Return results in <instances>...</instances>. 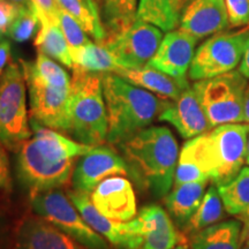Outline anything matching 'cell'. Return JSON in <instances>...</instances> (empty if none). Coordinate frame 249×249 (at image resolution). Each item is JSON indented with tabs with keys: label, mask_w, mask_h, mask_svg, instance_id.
Returning a JSON list of instances; mask_svg holds the SVG:
<instances>
[{
	"label": "cell",
	"mask_w": 249,
	"mask_h": 249,
	"mask_svg": "<svg viewBox=\"0 0 249 249\" xmlns=\"http://www.w3.org/2000/svg\"><path fill=\"white\" fill-rule=\"evenodd\" d=\"M33 136L17 151L18 179L34 196L67 185L75 160L93 145L77 143L54 129L30 119Z\"/></svg>",
	"instance_id": "obj_1"
},
{
	"label": "cell",
	"mask_w": 249,
	"mask_h": 249,
	"mask_svg": "<svg viewBox=\"0 0 249 249\" xmlns=\"http://www.w3.org/2000/svg\"><path fill=\"white\" fill-rule=\"evenodd\" d=\"M118 145L128 176L140 189L156 197L169 194L179 160V148L167 127H147Z\"/></svg>",
	"instance_id": "obj_2"
},
{
	"label": "cell",
	"mask_w": 249,
	"mask_h": 249,
	"mask_svg": "<svg viewBox=\"0 0 249 249\" xmlns=\"http://www.w3.org/2000/svg\"><path fill=\"white\" fill-rule=\"evenodd\" d=\"M249 124H225L189 139L179 154L180 161L195 164L214 186L223 185L246 164Z\"/></svg>",
	"instance_id": "obj_3"
},
{
	"label": "cell",
	"mask_w": 249,
	"mask_h": 249,
	"mask_svg": "<svg viewBox=\"0 0 249 249\" xmlns=\"http://www.w3.org/2000/svg\"><path fill=\"white\" fill-rule=\"evenodd\" d=\"M102 85L108 123L107 141L111 144H120L147 128L170 103L111 71L102 73Z\"/></svg>",
	"instance_id": "obj_4"
},
{
	"label": "cell",
	"mask_w": 249,
	"mask_h": 249,
	"mask_svg": "<svg viewBox=\"0 0 249 249\" xmlns=\"http://www.w3.org/2000/svg\"><path fill=\"white\" fill-rule=\"evenodd\" d=\"M68 97V133L75 141L99 145L107 141L108 123L102 73L71 68Z\"/></svg>",
	"instance_id": "obj_5"
},
{
	"label": "cell",
	"mask_w": 249,
	"mask_h": 249,
	"mask_svg": "<svg viewBox=\"0 0 249 249\" xmlns=\"http://www.w3.org/2000/svg\"><path fill=\"white\" fill-rule=\"evenodd\" d=\"M248 79L240 71H232L211 79L195 81L197 95L211 127L245 123V98Z\"/></svg>",
	"instance_id": "obj_6"
},
{
	"label": "cell",
	"mask_w": 249,
	"mask_h": 249,
	"mask_svg": "<svg viewBox=\"0 0 249 249\" xmlns=\"http://www.w3.org/2000/svg\"><path fill=\"white\" fill-rule=\"evenodd\" d=\"M22 67L11 59L0 75V141L17 152L31 138Z\"/></svg>",
	"instance_id": "obj_7"
},
{
	"label": "cell",
	"mask_w": 249,
	"mask_h": 249,
	"mask_svg": "<svg viewBox=\"0 0 249 249\" xmlns=\"http://www.w3.org/2000/svg\"><path fill=\"white\" fill-rule=\"evenodd\" d=\"M248 39L249 26L214 34L195 51L188 77L192 81H200L234 71L240 66Z\"/></svg>",
	"instance_id": "obj_8"
},
{
	"label": "cell",
	"mask_w": 249,
	"mask_h": 249,
	"mask_svg": "<svg viewBox=\"0 0 249 249\" xmlns=\"http://www.w3.org/2000/svg\"><path fill=\"white\" fill-rule=\"evenodd\" d=\"M34 210L87 249H110L107 241L77 213L64 193L51 189L31 196Z\"/></svg>",
	"instance_id": "obj_9"
},
{
	"label": "cell",
	"mask_w": 249,
	"mask_h": 249,
	"mask_svg": "<svg viewBox=\"0 0 249 249\" xmlns=\"http://www.w3.org/2000/svg\"><path fill=\"white\" fill-rule=\"evenodd\" d=\"M29 91L30 119L43 126L68 133V97L70 90L58 88L37 73L34 62L20 60Z\"/></svg>",
	"instance_id": "obj_10"
},
{
	"label": "cell",
	"mask_w": 249,
	"mask_h": 249,
	"mask_svg": "<svg viewBox=\"0 0 249 249\" xmlns=\"http://www.w3.org/2000/svg\"><path fill=\"white\" fill-rule=\"evenodd\" d=\"M163 40L160 28L136 18L134 23L104 44L119 67H143L154 57Z\"/></svg>",
	"instance_id": "obj_11"
},
{
	"label": "cell",
	"mask_w": 249,
	"mask_h": 249,
	"mask_svg": "<svg viewBox=\"0 0 249 249\" xmlns=\"http://www.w3.org/2000/svg\"><path fill=\"white\" fill-rule=\"evenodd\" d=\"M128 229L135 238L138 249H172L187 244L169 213L160 205L142 208L138 216L128 222Z\"/></svg>",
	"instance_id": "obj_12"
},
{
	"label": "cell",
	"mask_w": 249,
	"mask_h": 249,
	"mask_svg": "<svg viewBox=\"0 0 249 249\" xmlns=\"http://www.w3.org/2000/svg\"><path fill=\"white\" fill-rule=\"evenodd\" d=\"M119 174H128L123 156L105 145L92 147L91 150L81 156L74 167L71 174L73 189L89 195L105 178Z\"/></svg>",
	"instance_id": "obj_13"
},
{
	"label": "cell",
	"mask_w": 249,
	"mask_h": 249,
	"mask_svg": "<svg viewBox=\"0 0 249 249\" xmlns=\"http://www.w3.org/2000/svg\"><path fill=\"white\" fill-rule=\"evenodd\" d=\"M197 42L181 29L171 30L163 37L157 52L147 65L174 79L187 81Z\"/></svg>",
	"instance_id": "obj_14"
},
{
	"label": "cell",
	"mask_w": 249,
	"mask_h": 249,
	"mask_svg": "<svg viewBox=\"0 0 249 249\" xmlns=\"http://www.w3.org/2000/svg\"><path fill=\"white\" fill-rule=\"evenodd\" d=\"M91 202L99 213L114 222H129L136 214L135 193L124 178L103 180L91 193Z\"/></svg>",
	"instance_id": "obj_15"
},
{
	"label": "cell",
	"mask_w": 249,
	"mask_h": 249,
	"mask_svg": "<svg viewBox=\"0 0 249 249\" xmlns=\"http://www.w3.org/2000/svg\"><path fill=\"white\" fill-rule=\"evenodd\" d=\"M158 120L173 124L180 135L187 140L213 128L193 87L183 90L178 98L170 102Z\"/></svg>",
	"instance_id": "obj_16"
},
{
	"label": "cell",
	"mask_w": 249,
	"mask_h": 249,
	"mask_svg": "<svg viewBox=\"0 0 249 249\" xmlns=\"http://www.w3.org/2000/svg\"><path fill=\"white\" fill-rule=\"evenodd\" d=\"M230 28L225 0H193L182 12L179 29L201 40Z\"/></svg>",
	"instance_id": "obj_17"
},
{
	"label": "cell",
	"mask_w": 249,
	"mask_h": 249,
	"mask_svg": "<svg viewBox=\"0 0 249 249\" xmlns=\"http://www.w3.org/2000/svg\"><path fill=\"white\" fill-rule=\"evenodd\" d=\"M15 249H87L42 217L23 218L17 230Z\"/></svg>",
	"instance_id": "obj_18"
},
{
	"label": "cell",
	"mask_w": 249,
	"mask_h": 249,
	"mask_svg": "<svg viewBox=\"0 0 249 249\" xmlns=\"http://www.w3.org/2000/svg\"><path fill=\"white\" fill-rule=\"evenodd\" d=\"M68 198L75 205L87 224L99 234L104 235L112 245L120 249H136V241L128 229V222L111 220L98 211L88 195L75 191L67 192Z\"/></svg>",
	"instance_id": "obj_19"
},
{
	"label": "cell",
	"mask_w": 249,
	"mask_h": 249,
	"mask_svg": "<svg viewBox=\"0 0 249 249\" xmlns=\"http://www.w3.org/2000/svg\"><path fill=\"white\" fill-rule=\"evenodd\" d=\"M114 74L140 88L154 92L160 97L170 101L177 99L183 90L189 88L188 80H177L148 65L139 68L118 67Z\"/></svg>",
	"instance_id": "obj_20"
},
{
	"label": "cell",
	"mask_w": 249,
	"mask_h": 249,
	"mask_svg": "<svg viewBox=\"0 0 249 249\" xmlns=\"http://www.w3.org/2000/svg\"><path fill=\"white\" fill-rule=\"evenodd\" d=\"M242 222L230 219L218 222L192 234V249H240Z\"/></svg>",
	"instance_id": "obj_21"
},
{
	"label": "cell",
	"mask_w": 249,
	"mask_h": 249,
	"mask_svg": "<svg viewBox=\"0 0 249 249\" xmlns=\"http://www.w3.org/2000/svg\"><path fill=\"white\" fill-rule=\"evenodd\" d=\"M105 30V38L101 43L117 37L136 20L138 0H93Z\"/></svg>",
	"instance_id": "obj_22"
},
{
	"label": "cell",
	"mask_w": 249,
	"mask_h": 249,
	"mask_svg": "<svg viewBox=\"0 0 249 249\" xmlns=\"http://www.w3.org/2000/svg\"><path fill=\"white\" fill-rule=\"evenodd\" d=\"M208 182H189L176 186L165 196V205L180 226H185L200 207Z\"/></svg>",
	"instance_id": "obj_23"
},
{
	"label": "cell",
	"mask_w": 249,
	"mask_h": 249,
	"mask_svg": "<svg viewBox=\"0 0 249 249\" xmlns=\"http://www.w3.org/2000/svg\"><path fill=\"white\" fill-rule=\"evenodd\" d=\"M225 211L244 223L249 218V166H244L229 182L216 186Z\"/></svg>",
	"instance_id": "obj_24"
},
{
	"label": "cell",
	"mask_w": 249,
	"mask_h": 249,
	"mask_svg": "<svg viewBox=\"0 0 249 249\" xmlns=\"http://www.w3.org/2000/svg\"><path fill=\"white\" fill-rule=\"evenodd\" d=\"M136 18L169 33L179 26L181 13L177 0H140Z\"/></svg>",
	"instance_id": "obj_25"
},
{
	"label": "cell",
	"mask_w": 249,
	"mask_h": 249,
	"mask_svg": "<svg viewBox=\"0 0 249 249\" xmlns=\"http://www.w3.org/2000/svg\"><path fill=\"white\" fill-rule=\"evenodd\" d=\"M57 2L59 7L75 18L87 35L101 44L105 38V30L93 0H57Z\"/></svg>",
	"instance_id": "obj_26"
},
{
	"label": "cell",
	"mask_w": 249,
	"mask_h": 249,
	"mask_svg": "<svg viewBox=\"0 0 249 249\" xmlns=\"http://www.w3.org/2000/svg\"><path fill=\"white\" fill-rule=\"evenodd\" d=\"M35 46L38 53L53 58L68 68H73L70 46L59 24L40 26L35 38Z\"/></svg>",
	"instance_id": "obj_27"
},
{
	"label": "cell",
	"mask_w": 249,
	"mask_h": 249,
	"mask_svg": "<svg viewBox=\"0 0 249 249\" xmlns=\"http://www.w3.org/2000/svg\"><path fill=\"white\" fill-rule=\"evenodd\" d=\"M224 210L225 208H224L222 198H220L217 187L213 185L205 192L200 207L183 226L185 232L188 234H194L205 227L220 222V219L224 217Z\"/></svg>",
	"instance_id": "obj_28"
},
{
	"label": "cell",
	"mask_w": 249,
	"mask_h": 249,
	"mask_svg": "<svg viewBox=\"0 0 249 249\" xmlns=\"http://www.w3.org/2000/svg\"><path fill=\"white\" fill-rule=\"evenodd\" d=\"M73 64V68L77 67L93 73H107V71L114 73L119 67L107 48L92 42L87 44L82 51L74 58Z\"/></svg>",
	"instance_id": "obj_29"
},
{
	"label": "cell",
	"mask_w": 249,
	"mask_h": 249,
	"mask_svg": "<svg viewBox=\"0 0 249 249\" xmlns=\"http://www.w3.org/2000/svg\"><path fill=\"white\" fill-rule=\"evenodd\" d=\"M39 27L40 22L35 7L21 6L18 17L9 27L7 35L15 42L23 43L34 37Z\"/></svg>",
	"instance_id": "obj_30"
},
{
	"label": "cell",
	"mask_w": 249,
	"mask_h": 249,
	"mask_svg": "<svg viewBox=\"0 0 249 249\" xmlns=\"http://www.w3.org/2000/svg\"><path fill=\"white\" fill-rule=\"evenodd\" d=\"M59 26H60L65 38L68 43V46H70L71 60H74V58L91 40L88 39L85 30L76 22L75 18L62 8H60V12H59Z\"/></svg>",
	"instance_id": "obj_31"
},
{
	"label": "cell",
	"mask_w": 249,
	"mask_h": 249,
	"mask_svg": "<svg viewBox=\"0 0 249 249\" xmlns=\"http://www.w3.org/2000/svg\"><path fill=\"white\" fill-rule=\"evenodd\" d=\"M34 67L37 73L51 85L64 90L71 89V80L66 71L62 70L54 61H52L48 55L38 53L34 62Z\"/></svg>",
	"instance_id": "obj_32"
},
{
	"label": "cell",
	"mask_w": 249,
	"mask_h": 249,
	"mask_svg": "<svg viewBox=\"0 0 249 249\" xmlns=\"http://www.w3.org/2000/svg\"><path fill=\"white\" fill-rule=\"evenodd\" d=\"M198 181H210V180L207 174L195 164L179 160L176 167V173H174L173 187Z\"/></svg>",
	"instance_id": "obj_33"
},
{
	"label": "cell",
	"mask_w": 249,
	"mask_h": 249,
	"mask_svg": "<svg viewBox=\"0 0 249 249\" xmlns=\"http://www.w3.org/2000/svg\"><path fill=\"white\" fill-rule=\"evenodd\" d=\"M230 28L249 26V0H225Z\"/></svg>",
	"instance_id": "obj_34"
},
{
	"label": "cell",
	"mask_w": 249,
	"mask_h": 249,
	"mask_svg": "<svg viewBox=\"0 0 249 249\" xmlns=\"http://www.w3.org/2000/svg\"><path fill=\"white\" fill-rule=\"evenodd\" d=\"M36 13L38 15L40 26L59 24V7L57 0H31Z\"/></svg>",
	"instance_id": "obj_35"
},
{
	"label": "cell",
	"mask_w": 249,
	"mask_h": 249,
	"mask_svg": "<svg viewBox=\"0 0 249 249\" xmlns=\"http://www.w3.org/2000/svg\"><path fill=\"white\" fill-rule=\"evenodd\" d=\"M21 6L9 0H0V33L7 34L9 27L18 17Z\"/></svg>",
	"instance_id": "obj_36"
},
{
	"label": "cell",
	"mask_w": 249,
	"mask_h": 249,
	"mask_svg": "<svg viewBox=\"0 0 249 249\" xmlns=\"http://www.w3.org/2000/svg\"><path fill=\"white\" fill-rule=\"evenodd\" d=\"M12 188V174L11 165L7 152H6L4 143L0 141V189L11 191Z\"/></svg>",
	"instance_id": "obj_37"
},
{
	"label": "cell",
	"mask_w": 249,
	"mask_h": 249,
	"mask_svg": "<svg viewBox=\"0 0 249 249\" xmlns=\"http://www.w3.org/2000/svg\"><path fill=\"white\" fill-rule=\"evenodd\" d=\"M11 61V44L7 40L0 43V75L7 66L8 62Z\"/></svg>",
	"instance_id": "obj_38"
},
{
	"label": "cell",
	"mask_w": 249,
	"mask_h": 249,
	"mask_svg": "<svg viewBox=\"0 0 249 249\" xmlns=\"http://www.w3.org/2000/svg\"><path fill=\"white\" fill-rule=\"evenodd\" d=\"M239 71L245 77L249 80V39L247 43V48H246L244 58H242L240 66H239Z\"/></svg>",
	"instance_id": "obj_39"
},
{
	"label": "cell",
	"mask_w": 249,
	"mask_h": 249,
	"mask_svg": "<svg viewBox=\"0 0 249 249\" xmlns=\"http://www.w3.org/2000/svg\"><path fill=\"white\" fill-rule=\"evenodd\" d=\"M249 244V218L242 223V231H241V245Z\"/></svg>",
	"instance_id": "obj_40"
},
{
	"label": "cell",
	"mask_w": 249,
	"mask_h": 249,
	"mask_svg": "<svg viewBox=\"0 0 249 249\" xmlns=\"http://www.w3.org/2000/svg\"><path fill=\"white\" fill-rule=\"evenodd\" d=\"M245 123L249 124V85L246 91V98H245Z\"/></svg>",
	"instance_id": "obj_41"
},
{
	"label": "cell",
	"mask_w": 249,
	"mask_h": 249,
	"mask_svg": "<svg viewBox=\"0 0 249 249\" xmlns=\"http://www.w3.org/2000/svg\"><path fill=\"white\" fill-rule=\"evenodd\" d=\"M192 1H193V0H177V5H178V8H179L180 13L182 14V12L185 11V8L189 4H191Z\"/></svg>",
	"instance_id": "obj_42"
},
{
	"label": "cell",
	"mask_w": 249,
	"mask_h": 249,
	"mask_svg": "<svg viewBox=\"0 0 249 249\" xmlns=\"http://www.w3.org/2000/svg\"><path fill=\"white\" fill-rule=\"evenodd\" d=\"M9 1L14 2V4H17L18 6H26V7H31V6H34L31 0H9Z\"/></svg>",
	"instance_id": "obj_43"
},
{
	"label": "cell",
	"mask_w": 249,
	"mask_h": 249,
	"mask_svg": "<svg viewBox=\"0 0 249 249\" xmlns=\"http://www.w3.org/2000/svg\"><path fill=\"white\" fill-rule=\"evenodd\" d=\"M246 164L249 166V135H248V141H247V156H246Z\"/></svg>",
	"instance_id": "obj_44"
},
{
	"label": "cell",
	"mask_w": 249,
	"mask_h": 249,
	"mask_svg": "<svg viewBox=\"0 0 249 249\" xmlns=\"http://www.w3.org/2000/svg\"><path fill=\"white\" fill-rule=\"evenodd\" d=\"M187 244H180L178 246H176V247L172 248V249H188V247H187Z\"/></svg>",
	"instance_id": "obj_45"
},
{
	"label": "cell",
	"mask_w": 249,
	"mask_h": 249,
	"mask_svg": "<svg viewBox=\"0 0 249 249\" xmlns=\"http://www.w3.org/2000/svg\"><path fill=\"white\" fill-rule=\"evenodd\" d=\"M240 249H249V244H242Z\"/></svg>",
	"instance_id": "obj_46"
},
{
	"label": "cell",
	"mask_w": 249,
	"mask_h": 249,
	"mask_svg": "<svg viewBox=\"0 0 249 249\" xmlns=\"http://www.w3.org/2000/svg\"><path fill=\"white\" fill-rule=\"evenodd\" d=\"M1 35H2V34H1V33H0V39H1Z\"/></svg>",
	"instance_id": "obj_47"
}]
</instances>
